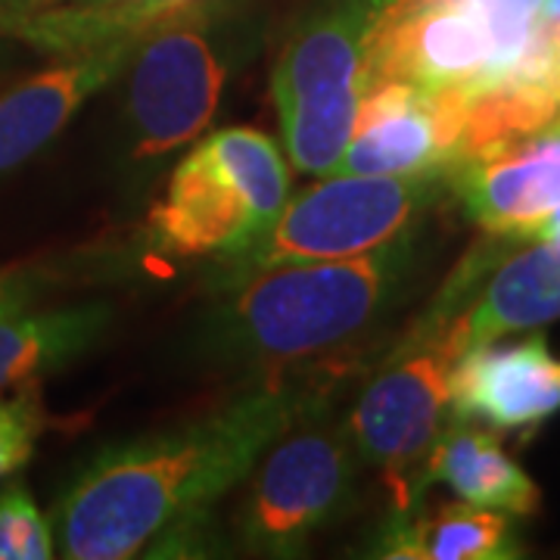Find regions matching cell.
I'll return each mask as SVG.
<instances>
[{"label": "cell", "mask_w": 560, "mask_h": 560, "mask_svg": "<svg viewBox=\"0 0 560 560\" xmlns=\"http://www.w3.org/2000/svg\"><path fill=\"white\" fill-rule=\"evenodd\" d=\"M320 396L315 381L271 377L215 415L103 445L54 504L50 523L60 555L69 560L143 555L168 523L212 511V501L246 480Z\"/></svg>", "instance_id": "cell-1"}, {"label": "cell", "mask_w": 560, "mask_h": 560, "mask_svg": "<svg viewBox=\"0 0 560 560\" xmlns=\"http://www.w3.org/2000/svg\"><path fill=\"white\" fill-rule=\"evenodd\" d=\"M418 253V234L408 228L361 256L221 278V296L197 324L194 352L209 364L278 371L346 349L393 312Z\"/></svg>", "instance_id": "cell-2"}, {"label": "cell", "mask_w": 560, "mask_h": 560, "mask_svg": "<svg viewBox=\"0 0 560 560\" xmlns=\"http://www.w3.org/2000/svg\"><path fill=\"white\" fill-rule=\"evenodd\" d=\"M287 200L290 175L278 143L256 128H224L178 162L147 231L156 253L231 265L271 231Z\"/></svg>", "instance_id": "cell-3"}, {"label": "cell", "mask_w": 560, "mask_h": 560, "mask_svg": "<svg viewBox=\"0 0 560 560\" xmlns=\"http://www.w3.org/2000/svg\"><path fill=\"white\" fill-rule=\"evenodd\" d=\"M381 0H330L300 22L271 69V101L293 165L334 175L364 97V54Z\"/></svg>", "instance_id": "cell-4"}, {"label": "cell", "mask_w": 560, "mask_h": 560, "mask_svg": "<svg viewBox=\"0 0 560 560\" xmlns=\"http://www.w3.org/2000/svg\"><path fill=\"white\" fill-rule=\"evenodd\" d=\"M464 355L458 318L445 324L418 318L386 352L346 420L359 460L381 470L401 514L420 501L418 477L440 440L442 420L452 415V374Z\"/></svg>", "instance_id": "cell-5"}, {"label": "cell", "mask_w": 560, "mask_h": 560, "mask_svg": "<svg viewBox=\"0 0 560 560\" xmlns=\"http://www.w3.org/2000/svg\"><path fill=\"white\" fill-rule=\"evenodd\" d=\"M359 452L349 423L315 399L280 436L249 482L237 511V541L261 558H296L312 533L334 521L355 495Z\"/></svg>", "instance_id": "cell-6"}, {"label": "cell", "mask_w": 560, "mask_h": 560, "mask_svg": "<svg viewBox=\"0 0 560 560\" xmlns=\"http://www.w3.org/2000/svg\"><path fill=\"white\" fill-rule=\"evenodd\" d=\"M445 175H327L287 200L271 231L243 259L224 265V278L287 261L346 259L371 253L405 234L436 200Z\"/></svg>", "instance_id": "cell-7"}, {"label": "cell", "mask_w": 560, "mask_h": 560, "mask_svg": "<svg viewBox=\"0 0 560 560\" xmlns=\"http://www.w3.org/2000/svg\"><path fill=\"white\" fill-rule=\"evenodd\" d=\"M212 20L175 22L138 44L125 97L135 162L168 156L215 116L231 62L212 35Z\"/></svg>", "instance_id": "cell-8"}, {"label": "cell", "mask_w": 560, "mask_h": 560, "mask_svg": "<svg viewBox=\"0 0 560 560\" xmlns=\"http://www.w3.org/2000/svg\"><path fill=\"white\" fill-rule=\"evenodd\" d=\"M427 315L458 318L467 352L560 318V246L486 234L448 275Z\"/></svg>", "instance_id": "cell-9"}, {"label": "cell", "mask_w": 560, "mask_h": 560, "mask_svg": "<svg viewBox=\"0 0 560 560\" xmlns=\"http://www.w3.org/2000/svg\"><path fill=\"white\" fill-rule=\"evenodd\" d=\"M445 184L486 234L536 237L560 209V119L458 162Z\"/></svg>", "instance_id": "cell-10"}, {"label": "cell", "mask_w": 560, "mask_h": 560, "mask_svg": "<svg viewBox=\"0 0 560 560\" xmlns=\"http://www.w3.org/2000/svg\"><path fill=\"white\" fill-rule=\"evenodd\" d=\"M458 125L433 94L405 81L368 88L334 175H448Z\"/></svg>", "instance_id": "cell-11"}, {"label": "cell", "mask_w": 560, "mask_h": 560, "mask_svg": "<svg viewBox=\"0 0 560 560\" xmlns=\"http://www.w3.org/2000/svg\"><path fill=\"white\" fill-rule=\"evenodd\" d=\"M138 44H109L22 79L0 94V178L44 153L84 103L121 75Z\"/></svg>", "instance_id": "cell-12"}, {"label": "cell", "mask_w": 560, "mask_h": 560, "mask_svg": "<svg viewBox=\"0 0 560 560\" xmlns=\"http://www.w3.org/2000/svg\"><path fill=\"white\" fill-rule=\"evenodd\" d=\"M560 411V361L541 337L480 346L455 364L452 420H486L499 430L536 427Z\"/></svg>", "instance_id": "cell-13"}, {"label": "cell", "mask_w": 560, "mask_h": 560, "mask_svg": "<svg viewBox=\"0 0 560 560\" xmlns=\"http://www.w3.org/2000/svg\"><path fill=\"white\" fill-rule=\"evenodd\" d=\"M433 482H448L460 501L511 517H533L541 501L539 486L501 448L499 436L470 420H452L433 442L418 477V499Z\"/></svg>", "instance_id": "cell-14"}, {"label": "cell", "mask_w": 560, "mask_h": 560, "mask_svg": "<svg viewBox=\"0 0 560 560\" xmlns=\"http://www.w3.org/2000/svg\"><path fill=\"white\" fill-rule=\"evenodd\" d=\"M113 324L109 302L28 308L0 318V389L38 383L81 359Z\"/></svg>", "instance_id": "cell-15"}, {"label": "cell", "mask_w": 560, "mask_h": 560, "mask_svg": "<svg viewBox=\"0 0 560 560\" xmlns=\"http://www.w3.org/2000/svg\"><path fill=\"white\" fill-rule=\"evenodd\" d=\"M377 558L411 560H499L517 558L511 514L477 508L470 501L442 504L430 517L396 514L383 526Z\"/></svg>", "instance_id": "cell-16"}, {"label": "cell", "mask_w": 560, "mask_h": 560, "mask_svg": "<svg viewBox=\"0 0 560 560\" xmlns=\"http://www.w3.org/2000/svg\"><path fill=\"white\" fill-rule=\"evenodd\" d=\"M57 555L54 523L20 480L0 489V560H47Z\"/></svg>", "instance_id": "cell-17"}, {"label": "cell", "mask_w": 560, "mask_h": 560, "mask_svg": "<svg viewBox=\"0 0 560 560\" xmlns=\"http://www.w3.org/2000/svg\"><path fill=\"white\" fill-rule=\"evenodd\" d=\"M50 427L38 383L20 386L16 396H0V480L20 474L35 455L40 433Z\"/></svg>", "instance_id": "cell-18"}, {"label": "cell", "mask_w": 560, "mask_h": 560, "mask_svg": "<svg viewBox=\"0 0 560 560\" xmlns=\"http://www.w3.org/2000/svg\"><path fill=\"white\" fill-rule=\"evenodd\" d=\"M81 268H69L66 261H25V265H10L0 268V318L20 315L35 308L40 296L54 293L57 287H66L69 280H81Z\"/></svg>", "instance_id": "cell-19"}, {"label": "cell", "mask_w": 560, "mask_h": 560, "mask_svg": "<svg viewBox=\"0 0 560 560\" xmlns=\"http://www.w3.org/2000/svg\"><path fill=\"white\" fill-rule=\"evenodd\" d=\"M0 38H16L28 44V13L0 10Z\"/></svg>", "instance_id": "cell-20"}, {"label": "cell", "mask_w": 560, "mask_h": 560, "mask_svg": "<svg viewBox=\"0 0 560 560\" xmlns=\"http://www.w3.org/2000/svg\"><path fill=\"white\" fill-rule=\"evenodd\" d=\"M62 0H0V10H10V13H35V10H47V7H57Z\"/></svg>", "instance_id": "cell-21"}, {"label": "cell", "mask_w": 560, "mask_h": 560, "mask_svg": "<svg viewBox=\"0 0 560 560\" xmlns=\"http://www.w3.org/2000/svg\"><path fill=\"white\" fill-rule=\"evenodd\" d=\"M539 241H548V243H555V246H560V209L551 215V219L545 221L541 224V231L536 234Z\"/></svg>", "instance_id": "cell-22"}, {"label": "cell", "mask_w": 560, "mask_h": 560, "mask_svg": "<svg viewBox=\"0 0 560 560\" xmlns=\"http://www.w3.org/2000/svg\"><path fill=\"white\" fill-rule=\"evenodd\" d=\"M541 16L551 22H560V0H545L541 3Z\"/></svg>", "instance_id": "cell-23"}, {"label": "cell", "mask_w": 560, "mask_h": 560, "mask_svg": "<svg viewBox=\"0 0 560 560\" xmlns=\"http://www.w3.org/2000/svg\"><path fill=\"white\" fill-rule=\"evenodd\" d=\"M7 62H10V54H7V47H3V40H0V75L7 72Z\"/></svg>", "instance_id": "cell-24"}, {"label": "cell", "mask_w": 560, "mask_h": 560, "mask_svg": "<svg viewBox=\"0 0 560 560\" xmlns=\"http://www.w3.org/2000/svg\"><path fill=\"white\" fill-rule=\"evenodd\" d=\"M81 3H121V0H81Z\"/></svg>", "instance_id": "cell-25"}]
</instances>
